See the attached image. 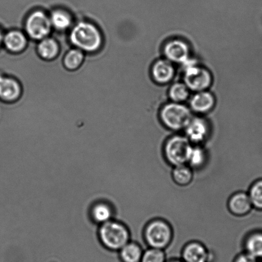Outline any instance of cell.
<instances>
[{"label": "cell", "mask_w": 262, "mask_h": 262, "mask_svg": "<svg viewBox=\"0 0 262 262\" xmlns=\"http://www.w3.org/2000/svg\"><path fill=\"white\" fill-rule=\"evenodd\" d=\"M209 123L201 117H192L184 129L185 136L192 145H203L209 137Z\"/></svg>", "instance_id": "obj_8"}, {"label": "cell", "mask_w": 262, "mask_h": 262, "mask_svg": "<svg viewBox=\"0 0 262 262\" xmlns=\"http://www.w3.org/2000/svg\"><path fill=\"white\" fill-rule=\"evenodd\" d=\"M230 212L235 216H245L251 211L253 205L248 193L238 192L231 196L228 202Z\"/></svg>", "instance_id": "obj_12"}, {"label": "cell", "mask_w": 262, "mask_h": 262, "mask_svg": "<svg viewBox=\"0 0 262 262\" xmlns=\"http://www.w3.org/2000/svg\"><path fill=\"white\" fill-rule=\"evenodd\" d=\"M84 60L83 51L79 49H73L66 53L63 58V66L69 71H75L82 66Z\"/></svg>", "instance_id": "obj_23"}, {"label": "cell", "mask_w": 262, "mask_h": 262, "mask_svg": "<svg viewBox=\"0 0 262 262\" xmlns=\"http://www.w3.org/2000/svg\"><path fill=\"white\" fill-rule=\"evenodd\" d=\"M37 50L38 55L41 58L46 61H51L58 56L60 46L54 38L46 37L40 41Z\"/></svg>", "instance_id": "obj_17"}, {"label": "cell", "mask_w": 262, "mask_h": 262, "mask_svg": "<svg viewBox=\"0 0 262 262\" xmlns=\"http://www.w3.org/2000/svg\"><path fill=\"white\" fill-rule=\"evenodd\" d=\"M207 160L208 154L204 146L192 145L187 158V165L193 170H199L204 168Z\"/></svg>", "instance_id": "obj_18"}, {"label": "cell", "mask_w": 262, "mask_h": 262, "mask_svg": "<svg viewBox=\"0 0 262 262\" xmlns=\"http://www.w3.org/2000/svg\"><path fill=\"white\" fill-rule=\"evenodd\" d=\"M209 256L206 247L196 241L187 244L182 251V258L184 262H208Z\"/></svg>", "instance_id": "obj_13"}, {"label": "cell", "mask_w": 262, "mask_h": 262, "mask_svg": "<svg viewBox=\"0 0 262 262\" xmlns=\"http://www.w3.org/2000/svg\"><path fill=\"white\" fill-rule=\"evenodd\" d=\"M192 144L186 136L174 135L166 141L163 147L164 158L172 166L187 164Z\"/></svg>", "instance_id": "obj_5"}, {"label": "cell", "mask_w": 262, "mask_h": 262, "mask_svg": "<svg viewBox=\"0 0 262 262\" xmlns=\"http://www.w3.org/2000/svg\"><path fill=\"white\" fill-rule=\"evenodd\" d=\"M4 33H3L2 30L0 29V47H1V46L3 44V41H4Z\"/></svg>", "instance_id": "obj_28"}, {"label": "cell", "mask_w": 262, "mask_h": 262, "mask_svg": "<svg viewBox=\"0 0 262 262\" xmlns=\"http://www.w3.org/2000/svg\"><path fill=\"white\" fill-rule=\"evenodd\" d=\"M185 84L193 91H205L212 83V76L206 69L197 66L194 61L189 59L184 63Z\"/></svg>", "instance_id": "obj_6"}, {"label": "cell", "mask_w": 262, "mask_h": 262, "mask_svg": "<svg viewBox=\"0 0 262 262\" xmlns=\"http://www.w3.org/2000/svg\"><path fill=\"white\" fill-rule=\"evenodd\" d=\"M115 210L111 203L100 199L92 204L90 208V217L98 226L115 219Z\"/></svg>", "instance_id": "obj_11"}, {"label": "cell", "mask_w": 262, "mask_h": 262, "mask_svg": "<svg viewBox=\"0 0 262 262\" xmlns=\"http://www.w3.org/2000/svg\"><path fill=\"white\" fill-rule=\"evenodd\" d=\"M164 53L166 59L173 63L184 64L190 59L188 44L179 38L167 42L164 47Z\"/></svg>", "instance_id": "obj_9"}, {"label": "cell", "mask_w": 262, "mask_h": 262, "mask_svg": "<svg viewBox=\"0 0 262 262\" xmlns=\"http://www.w3.org/2000/svg\"><path fill=\"white\" fill-rule=\"evenodd\" d=\"M170 262H184V261H180V260H174Z\"/></svg>", "instance_id": "obj_29"}, {"label": "cell", "mask_w": 262, "mask_h": 262, "mask_svg": "<svg viewBox=\"0 0 262 262\" xmlns=\"http://www.w3.org/2000/svg\"><path fill=\"white\" fill-rule=\"evenodd\" d=\"M258 259L246 252L237 256L235 262H258Z\"/></svg>", "instance_id": "obj_27"}, {"label": "cell", "mask_w": 262, "mask_h": 262, "mask_svg": "<svg viewBox=\"0 0 262 262\" xmlns=\"http://www.w3.org/2000/svg\"><path fill=\"white\" fill-rule=\"evenodd\" d=\"M50 16L42 10H35L30 13L25 21V28L28 37L34 41H41L51 33Z\"/></svg>", "instance_id": "obj_7"}, {"label": "cell", "mask_w": 262, "mask_h": 262, "mask_svg": "<svg viewBox=\"0 0 262 262\" xmlns=\"http://www.w3.org/2000/svg\"><path fill=\"white\" fill-rule=\"evenodd\" d=\"M3 44L5 49L12 54L25 51L28 45L27 36L18 30H12L5 33Z\"/></svg>", "instance_id": "obj_14"}, {"label": "cell", "mask_w": 262, "mask_h": 262, "mask_svg": "<svg viewBox=\"0 0 262 262\" xmlns=\"http://www.w3.org/2000/svg\"><path fill=\"white\" fill-rule=\"evenodd\" d=\"M189 89L186 84L176 83L169 89V96L174 102L181 103L188 98Z\"/></svg>", "instance_id": "obj_25"}, {"label": "cell", "mask_w": 262, "mask_h": 262, "mask_svg": "<svg viewBox=\"0 0 262 262\" xmlns=\"http://www.w3.org/2000/svg\"><path fill=\"white\" fill-rule=\"evenodd\" d=\"M162 123L170 130H184L192 118L191 110L180 103L167 104L161 110Z\"/></svg>", "instance_id": "obj_4"}, {"label": "cell", "mask_w": 262, "mask_h": 262, "mask_svg": "<svg viewBox=\"0 0 262 262\" xmlns=\"http://www.w3.org/2000/svg\"><path fill=\"white\" fill-rule=\"evenodd\" d=\"M118 253L122 262H141L143 251L138 243L130 240Z\"/></svg>", "instance_id": "obj_19"}, {"label": "cell", "mask_w": 262, "mask_h": 262, "mask_svg": "<svg viewBox=\"0 0 262 262\" xmlns=\"http://www.w3.org/2000/svg\"><path fill=\"white\" fill-rule=\"evenodd\" d=\"M50 17L52 27L60 32L69 29L73 24L71 14L64 9L53 10L51 13Z\"/></svg>", "instance_id": "obj_20"}, {"label": "cell", "mask_w": 262, "mask_h": 262, "mask_svg": "<svg viewBox=\"0 0 262 262\" xmlns=\"http://www.w3.org/2000/svg\"><path fill=\"white\" fill-rule=\"evenodd\" d=\"M192 110L200 114L210 111L215 105V98L211 93L207 91L197 92L192 97L190 102Z\"/></svg>", "instance_id": "obj_16"}, {"label": "cell", "mask_w": 262, "mask_h": 262, "mask_svg": "<svg viewBox=\"0 0 262 262\" xmlns=\"http://www.w3.org/2000/svg\"><path fill=\"white\" fill-rule=\"evenodd\" d=\"M22 87L14 77L0 74V100L2 102L14 103L21 96Z\"/></svg>", "instance_id": "obj_10"}, {"label": "cell", "mask_w": 262, "mask_h": 262, "mask_svg": "<svg viewBox=\"0 0 262 262\" xmlns=\"http://www.w3.org/2000/svg\"><path fill=\"white\" fill-rule=\"evenodd\" d=\"M69 38L79 50L90 53L99 51L103 43L101 31L96 25L86 22H79L74 26Z\"/></svg>", "instance_id": "obj_2"}, {"label": "cell", "mask_w": 262, "mask_h": 262, "mask_svg": "<svg viewBox=\"0 0 262 262\" xmlns=\"http://www.w3.org/2000/svg\"><path fill=\"white\" fill-rule=\"evenodd\" d=\"M248 193L254 209L262 211V179L254 182Z\"/></svg>", "instance_id": "obj_24"}, {"label": "cell", "mask_w": 262, "mask_h": 262, "mask_svg": "<svg viewBox=\"0 0 262 262\" xmlns=\"http://www.w3.org/2000/svg\"><path fill=\"white\" fill-rule=\"evenodd\" d=\"M171 174L174 183L181 187L189 186L193 179V169L187 164L173 167Z\"/></svg>", "instance_id": "obj_22"}, {"label": "cell", "mask_w": 262, "mask_h": 262, "mask_svg": "<svg viewBox=\"0 0 262 262\" xmlns=\"http://www.w3.org/2000/svg\"><path fill=\"white\" fill-rule=\"evenodd\" d=\"M154 80L159 84L168 83L174 75V68L171 62L168 59H161L154 63L151 68Z\"/></svg>", "instance_id": "obj_15"}, {"label": "cell", "mask_w": 262, "mask_h": 262, "mask_svg": "<svg viewBox=\"0 0 262 262\" xmlns=\"http://www.w3.org/2000/svg\"><path fill=\"white\" fill-rule=\"evenodd\" d=\"M245 246L246 253L257 259H262V232L256 231L246 237Z\"/></svg>", "instance_id": "obj_21"}, {"label": "cell", "mask_w": 262, "mask_h": 262, "mask_svg": "<svg viewBox=\"0 0 262 262\" xmlns=\"http://www.w3.org/2000/svg\"><path fill=\"white\" fill-rule=\"evenodd\" d=\"M141 262H166V255L163 250L150 248L143 251Z\"/></svg>", "instance_id": "obj_26"}, {"label": "cell", "mask_w": 262, "mask_h": 262, "mask_svg": "<svg viewBox=\"0 0 262 262\" xmlns=\"http://www.w3.org/2000/svg\"><path fill=\"white\" fill-rule=\"evenodd\" d=\"M100 243L107 251L119 252L130 241L129 227L119 220L112 219L100 225L98 228Z\"/></svg>", "instance_id": "obj_1"}, {"label": "cell", "mask_w": 262, "mask_h": 262, "mask_svg": "<svg viewBox=\"0 0 262 262\" xmlns=\"http://www.w3.org/2000/svg\"><path fill=\"white\" fill-rule=\"evenodd\" d=\"M173 237V229L170 225L163 219L151 220L144 229V239L150 248L164 250L170 245Z\"/></svg>", "instance_id": "obj_3"}]
</instances>
